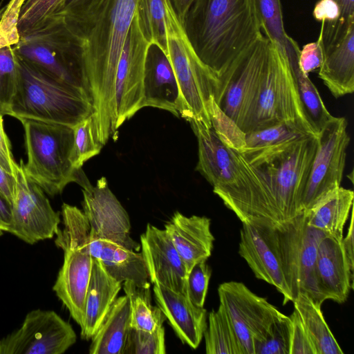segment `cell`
Segmentation results:
<instances>
[{
  "instance_id": "e0dca14e",
  "label": "cell",
  "mask_w": 354,
  "mask_h": 354,
  "mask_svg": "<svg viewBox=\"0 0 354 354\" xmlns=\"http://www.w3.org/2000/svg\"><path fill=\"white\" fill-rule=\"evenodd\" d=\"M150 45L140 28L136 11L116 69L115 131L143 108L145 64Z\"/></svg>"
},
{
  "instance_id": "680465c9",
  "label": "cell",
  "mask_w": 354,
  "mask_h": 354,
  "mask_svg": "<svg viewBox=\"0 0 354 354\" xmlns=\"http://www.w3.org/2000/svg\"><path fill=\"white\" fill-rule=\"evenodd\" d=\"M3 232H5V230H4V228L3 227V226L0 223V236H1Z\"/></svg>"
},
{
  "instance_id": "681fc988",
  "label": "cell",
  "mask_w": 354,
  "mask_h": 354,
  "mask_svg": "<svg viewBox=\"0 0 354 354\" xmlns=\"http://www.w3.org/2000/svg\"><path fill=\"white\" fill-rule=\"evenodd\" d=\"M0 167L14 178L19 165L14 160L10 140L4 131L3 115H0Z\"/></svg>"
},
{
  "instance_id": "9a60e30c",
  "label": "cell",
  "mask_w": 354,
  "mask_h": 354,
  "mask_svg": "<svg viewBox=\"0 0 354 354\" xmlns=\"http://www.w3.org/2000/svg\"><path fill=\"white\" fill-rule=\"evenodd\" d=\"M218 294L242 354H254L255 342L281 312L241 282H224L218 286Z\"/></svg>"
},
{
  "instance_id": "cb8c5ba5",
  "label": "cell",
  "mask_w": 354,
  "mask_h": 354,
  "mask_svg": "<svg viewBox=\"0 0 354 354\" xmlns=\"http://www.w3.org/2000/svg\"><path fill=\"white\" fill-rule=\"evenodd\" d=\"M315 274L319 290L324 301L345 302L353 289L354 274L346 261L342 241L324 235L319 241L316 257Z\"/></svg>"
},
{
  "instance_id": "277c9868",
  "label": "cell",
  "mask_w": 354,
  "mask_h": 354,
  "mask_svg": "<svg viewBox=\"0 0 354 354\" xmlns=\"http://www.w3.org/2000/svg\"><path fill=\"white\" fill-rule=\"evenodd\" d=\"M317 147V135L304 134L239 151L266 177L284 223L303 214L302 200Z\"/></svg>"
},
{
  "instance_id": "836d02e7",
  "label": "cell",
  "mask_w": 354,
  "mask_h": 354,
  "mask_svg": "<svg viewBox=\"0 0 354 354\" xmlns=\"http://www.w3.org/2000/svg\"><path fill=\"white\" fill-rule=\"evenodd\" d=\"M204 332L207 354H242L241 348L227 314L222 306L212 310Z\"/></svg>"
},
{
  "instance_id": "d6986e66",
  "label": "cell",
  "mask_w": 354,
  "mask_h": 354,
  "mask_svg": "<svg viewBox=\"0 0 354 354\" xmlns=\"http://www.w3.org/2000/svg\"><path fill=\"white\" fill-rule=\"evenodd\" d=\"M140 243L150 281L186 295L188 272L165 230L147 224Z\"/></svg>"
},
{
  "instance_id": "5bb4252c",
  "label": "cell",
  "mask_w": 354,
  "mask_h": 354,
  "mask_svg": "<svg viewBox=\"0 0 354 354\" xmlns=\"http://www.w3.org/2000/svg\"><path fill=\"white\" fill-rule=\"evenodd\" d=\"M15 179V198L7 232L31 245L52 239L59 230V212L53 209L41 187L26 176L22 160Z\"/></svg>"
},
{
  "instance_id": "484cf974",
  "label": "cell",
  "mask_w": 354,
  "mask_h": 354,
  "mask_svg": "<svg viewBox=\"0 0 354 354\" xmlns=\"http://www.w3.org/2000/svg\"><path fill=\"white\" fill-rule=\"evenodd\" d=\"M319 77L332 95L340 97L354 91V27L323 48Z\"/></svg>"
},
{
  "instance_id": "4316f807",
  "label": "cell",
  "mask_w": 354,
  "mask_h": 354,
  "mask_svg": "<svg viewBox=\"0 0 354 354\" xmlns=\"http://www.w3.org/2000/svg\"><path fill=\"white\" fill-rule=\"evenodd\" d=\"M121 283L106 272L97 259H93L81 328L82 339L89 340L96 333L115 300L121 289Z\"/></svg>"
},
{
  "instance_id": "f1b7e54d",
  "label": "cell",
  "mask_w": 354,
  "mask_h": 354,
  "mask_svg": "<svg viewBox=\"0 0 354 354\" xmlns=\"http://www.w3.org/2000/svg\"><path fill=\"white\" fill-rule=\"evenodd\" d=\"M353 192L340 186L305 213L307 225L342 241L344 225L353 206Z\"/></svg>"
},
{
  "instance_id": "83f0119b",
  "label": "cell",
  "mask_w": 354,
  "mask_h": 354,
  "mask_svg": "<svg viewBox=\"0 0 354 354\" xmlns=\"http://www.w3.org/2000/svg\"><path fill=\"white\" fill-rule=\"evenodd\" d=\"M89 250L106 272L118 281H132L140 286L150 285L147 266L141 253L107 240L91 239Z\"/></svg>"
},
{
  "instance_id": "d4e9b609",
  "label": "cell",
  "mask_w": 354,
  "mask_h": 354,
  "mask_svg": "<svg viewBox=\"0 0 354 354\" xmlns=\"http://www.w3.org/2000/svg\"><path fill=\"white\" fill-rule=\"evenodd\" d=\"M211 221L206 216L187 217L176 212L165 230L185 265L187 272L194 264L211 256L214 237Z\"/></svg>"
},
{
  "instance_id": "30bf717a",
  "label": "cell",
  "mask_w": 354,
  "mask_h": 354,
  "mask_svg": "<svg viewBox=\"0 0 354 354\" xmlns=\"http://www.w3.org/2000/svg\"><path fill=\"white\" fill-rule=\"evenodd\" d=\"M261 227L279 261L293 301L303 292L322 305L324 299L317 283L315 263L319 241L326 234L309 227L305 214L274 227Z\"/></svg>"
},
{
  "instance_id": "ee69618b",
  "label": "cell",
  "mask_w": 354,
  "mask_h": 354,
  "mask_svg": "<svg viewBox=\"0 0 354 354\" xmlns=\"http://www.w3.org/2000/svg\"><path fill=\"white\" fill-rule=\"evenodd\" d=\"M304 134L286 123H279L245 133L244 149L264 148Z\"/></svg>"
},
{
  "instance_id": "b9f144b4",
  "label": "cell",
  "mask_w": 354,
  "mask_h": 354,
  "mask_svg": "<svg viewBox=\"0 0 354 354\" xmlns=\"http://www.w3.org/2000/svg\"><path fill=\"white\" fill-rule=\"evenodd\" d=\"M64 2V0H26L18 21L19 36L40 26L59 10Z\"/></svg>"
},
{
  "instance_id": "4dcf8cb0",
  "label": "cell",
  "mask_w": 354,
  "mask_h": 354,
  "mask_svg": "<svg viewBox=\"0 0 354 354\" xmlns=\"http://www.w3.org/2000/svg\"><path fill=\"white\" fill-rule=\"evenodd\" d=\"M314 344L317 354H342L322 311V305L300 292L292 301Z\"/></svg>"
},
{
  "instance_id": "8d00e7d4",
  "label": "cell",
  "mask_w": 354,
  "mask_h": 354,
  "mask_svg": "<svg viewBox=\"0 0 354 354\" xmlns=\"http://www.w3.org/2000/svg\"><path fill=\"white\" fill-rule=\"evenodd\" d=\"M255 3L262 31L286 55L289 36L284 29L281 0H255Z\"/></svg>"
},
{
  "instance_id": "c3c4849f",
  "label": "cell",
  "mask_w": 354,
  "mask_h": 354,
  "mask_svg": "<svg viewBox=\"0 0 354 354\" xmlns=\"http://www.w3.org/2000/svg\"><path fill=\"white\" fill-rule=\"evenodd\" d=\"M324 59V53L320 40L304 45L299 50L298 65L303 74L308 75L309 73L319 68Z\"/></svg>"
},
{
  "instance_id": "11a10c76",
  "label": "cell",
  "mask_w": 354,
  "mask_h": 354,
  "mask_svg": "<svg viewBox=\"0 0 354 354\" xmlns=\"http://www.w3.org/2000/svg\"><path fill=\"white\" fill-rule=\"evenodd\" d=\"M193 1L194 0H169L173 9L180 21H183L185 13Z\"/></svg>"
},
{
  "instance_id": "f35d334b",
  "label": "cell",
  "mask_w": 354,
  "mask_h": 354,
  "mask_svg": "<svg viewBox=\"0 0 354 354\" xmlns=\"http://www.w3.org/2000/svg\"><path fill=\"white\" fill-rule=\"evenodd\" d=\"M207 110L210 118L212 128L227 147L241 151L245 147V133L236 122L227 115L212 97Z\"/></svg>"
},
{
  "instance_id": "5b68a950",
  "label": "cell",
  "mask_w": 354,
  "mask_h": 354,
  "mask_svg": "<svg viewBox=\"0 0 354 354\" xmlns=\"http://www.w3.org/2000/svg\"><path fill=\"white\" fill-rule=\"evenodd\" d=\"M20 58L57 80L85 93L92 100L83 54V40L63 16L54 15L40 26L19 36L12 46Z\"/></svg>"
},
{
  "instance_id": "44dd1931",
  "label": "cell",
  "mask_w": 354,
  "mask_h": 354,
  "mask_svg": "<svg viewBox=\"0 0 354 354\" xmlns=\"http://www.w3.org/2000/svg\"><path fill=\"white\" fill-rule=\"evenodd\" d=\"M189 122L198 140V160L196 169L213 188L235 183L240 172L234 149L225 145L212 127L196 120Z\"/></svg>"
},
{
  "instance_id": "60d3db41",
  "label": "cell",
  "mask_w": 354,
  "mask_h": 354,
  "mask_svg": "<svg viewBox=\"0 0 354 354\" xmlns=\"http://www.w3.org/2000/svg\"><path fill=\"white\" fill-rule=\"evenodd\" d=\"M17 77V62L12 46L0 49V115H10Z\"/></svg>"
},
{
  "instance_id": "52a82bcc",
  "label": "cell",
  "mask_w": 354,
  "mask_h": 354,
  "mask_svg": "<svg viewBox=\"0 0 354 354\" xmlns=\"http://www.w3.org/2000/svg\"><path fill=\"white\" fill-rule=\"evenodd\" d=\"M64 227L58 230L55 245L64 251V262L53 290L80 326H83L84 302L93 266L90 250V225L75 206L62 207Z\"/></svg>"
},
{
  "instance_id": "4fadbf2b",
  "label": "cell",
  "mask_w": 354,
  "mask_h": 354,
  "mask_svg": "<svg viewBox=\"0 0 354 354\" xmlns=\"http://www.w3.org/2000/svg\"><path fill=\"white\" fill-rule=\"evenodd\" d=\"M317 140L318 147L301 203L303 214L341 185L350 142L346 119L333 116L319 131Z\"/></svg>"
},
{
  "instance_id": "8992f818",
  "label": "cell",
  "mask_w": 354,
  "mask_h": 354,
  "mask_svg": "<svg viewBox=\"0 0 354 354\" xmlns=\"http://www.w3.org/2000/svg\"><path fill=\"white\" fill-rule=\"evenodd\" d=\"M28 156L23 168L26 176L48 195L60 194L71 182L81 187L89 182L82 169H75L70 156L73 128L69 126L21 119Z\"/></svg>"
},
{
  "instance_id": "2e32d148",
  "label": "cell",
  "mask_w": 354,
  "mask_h": 354,
  "mask_svg": "<svg viewBox=\"0 0 354 354\" xmlns=\"http://www.w3.org/2000/svg\"><path fill=\"white\" fill-rule=\"evenodd\" d=\"M76 338L71 325L55 311L36 309L0 340V354H62Z\"/></svg>"
},
{
  "instance_id": "f546056e",
  "label": "cell",
  "mask_w": 354,
  "mask_h": 354,
  "mask_svg": "<svg viewBox=\"0 0 354 354\" xmlns=\"http://www.w3.org/2000/svg\"><path fill=\"white\" fill-rule=\"evenodd\" d=\"M130 308L126 295L116 298L91 338L90 354H123L131 328Z\"/></svg>"
},
{
  "instance_id": "816d5d0a",
  "label": "cell",
  "mask_w": 354,
  "mask_h": 354,
  "mask_svg": "<svg viewBox=\"0 0 354 354\" xmlns=\"http://www.w3.org/2000/svg\"><path fill=\"white\" fill-rule=\"evenodd\" d=\"M354 227L353 208L351 212L350 223L346 235L342 240L343 252L351 272L354 274Z\"/></svg>"
},
{
  "instance_id": "d6a6232c",
  "label": "cell",
  "mask_w": 354,
  "mask_h": 354,
  "mask_svg": "<svg viewBox=\"0 0 354 354\" xmlns=\"http://www.w3.org/2000/svg\"><path fill=\"white\" fill-rule=\"evenodd\" d=\"M123 289L129 300L131 328L154 331L162 326L166 317L158 306L151 304L150 285L125 281Z\"/></svg>"
},
{
  "instance_id": "ab89813d",
  "label": "cell",
  "mask_w": 354,
  "mask_h": 354,
  "mask_svg": "<svg viewBox=\"0 0 354 354\" xmlns=\"http://www.w3.org/2000/svg\"><path fill=\"white\" fill-rule=\"evenodd\" d=\"M73 131L70 161L75 169H80L85 162L100 153L103 146L93 136L92 114L75 126Z\"/></svg>"
},
{
  "instance_id": "d590c367",
  "label": "cell",
  "mask_w": 354,
  "mask_h": 354,
  "mask_svg": "<svg viewBox=\"0 0 354 354\" xmlns=\"http://www.w3.org/2000/svg\"><path fill=\"white\" fill-rule=\"evenodd\" d=\"M107 0H64L55 15L64 17L71 30L84 40Z\"/></svg>"
},
{
  "instance_id": "7bdbcfd3",
  "label": "cell",
  "mask_w": 354,
  "mask_h": 354,
  "mask_svg": "<svg viewBox=\"0 0 354 354\" xmlns=\"http://www.w3.org/2000/svg\"><path fill=\"white\" fill-rule=\"evenodd\" d=\"M165 328L147 331L131 327L123 354H165Z\"/></svg>"
},
{
  "instance_id": "7dc6e473",
  "label": "cell",
  "mask_w": 354,
  "mask_h": 354,
  "mask_svg": "<svg viewBox=\"0 0 354 354\" xmlns=\"http://www.w3.org/2000/svg\"><path fill=\"white\" fill-rule=\"evenodd\" d=\"M290 318L292 324L290 354H317L314 344L295 308Z\"/></svg>"
},
{
  "instance_id": "7c38bea8",
  "label": "cell",
  "mask_w": 354,
  "mask_h": 354,
  "mask_svg": "<svg viewBox=\"0 0 354 354\" xmlns=\"http://www.w3.org/2000/svg\"><path fill=\"white\" fill-rule=\"evenodd\" d=\"M234 151L239 167V177L231 185L213 188L214 193L242 223L269 227L284 223L263 173L240 152Z\"/></svg>"
},
{
  "instance_id": "f6af8a7d",
  "label": "cell",
  "mask_w": 354,
  "mask_h": 354,
  "mask_svg": "<svg viewBox=\"0 0 354 354\" xmlns=\"http://www.w3.org/2000/svg\"><path fill=\"white\" fill-rule=\"evenodd\" d=\"M211 273L206 261H201L194 264L187 274L186 295L197 306L204 307Z\"/></svg>"
},
{
  "instance_id": "9f6ffc18",
  "label": "cell",
  "mask_w": 354,
  "mask_h": 354,
  "mask_svg": "<svg viewBox=\"0 0 354 354\" xmlns=\"http://www.w3.org/2000/svg\"><path fill=\"white\" fill-rule=\"evenodd\" d=\"M10 222V208L8 203L0 196V223L8 232Z\"/></svg>"
},
{
  "instance_id": "ffe728a7",
  "label": "cell",
  "mask_w": 354,
  "mask_h": 354,
  "mask_svg": "<svg viewBox=\"0 0 354 354\" xmlns=\"http://www.w3.org/2000/svg\"><path fill=\"white\" fill-rule=\"evenodd\" d=\"M143 95V107L166 110L182 118L183 102L171 64L153 44L149 47L145 59Z\"/></svg>"
},
{
  "instance_id": "db71d44e",
  "label": "cell",
  "mask_w": 354,
  "mask_h": 354,
  "mask_svg": "<svg viewBox=\"0 0 354 354\" xmlns=\"http://www.w3.org/2000/svg\"><path fill=\"white\" fill-rule=\"evenodd\" d=\"M339 6L340 17L337 21L344 24H354V0H334Z\"/></svg>"
},
{
  "instance_id": "f907efd6",
  "label": "cell",
  "mask_w": 354,
  "mask_h": 354,
  "mask_svg": "<svg viewBox=\"0 0 354 354\" xmlns=\"http://www.w3.org/2000/svg\"><path fill=\"white\" fill-rule=\"evenodd\" d=\"M313 15L321 22H333L339 19L340 10L334 0H319L314 7Z\"/></svg>"
},
{
  "instance_id": "6da1fadb",
  "label": "cell",
  "mask_w": 354,
  "mask_h": 354,
  "mask_svg": "<svg viewBox=\"0 0 354 354\" xmlns=\"http://www.w3.org/2000/svg\"><path fill=\"white\" fill-rule=\"evenodd\" d=\"M181 23L196 55L217 77L263 35L255 0H194Z\"/></svg>"
},
{
  "instance_id": "f5cc1de1",
  "label": "cell",
  "mask_w": 354,
  "mask_h": 354,
  "mask_svg": "<svg viewBox=\"0 0 354 354\" xmlns=\"http://www.w3.org/2000/svg\"><path fill=\"white\" fill-rule=\"evenodd\" d=\"M15 179L0 167V196L10 207L15 198Z\"/></svg>"
},
{
  "instance_id": "74e56055",
  "label": "cell",
  "mask_w": 354,
  "mask_h": 354,
  "mask_svg": "<svg viewBox=\"0 0 354 354\" xmlns=\"http://www.w3.org/2000/svg\"><path fill=\"white\" fill-rule=\"evenodd\" d=\"M291 328L290 317L281 313L255 342L254 354H290Z\"/></svg>"
},
{
  "instance_id": "1f68e13d",
  "label": "cell",
  "mask_w": 354,
  "mask_h": 354,
  "mask_svg": "<svg viewBox=\"0 0 354 354\" xmlns=\"http://www.w3.org/2000/svg\"><path fill=\"white\" fill-rule=\"evenodd\" d=\"M286 47V55L295 75L299 94L306 114L318 134L326 123L333 117L329 113L318 92L308 77L300 71L298 65L299 48L290 38Z\"/></svg>"
},
{
  "instance_id": "ac0fdd59",
  "label": "cell",
  "mask_w": 354,
  "mask_h": 354,
  "mask_svg": "<svg viewBox=\"0 0 354 354\" xmlns=\"http://www.w3.org/2000/svg\"><path fill=\"white\" fill-rule=\"evenodd\" d=\"M83 212L90 225V239L107 240L138 252L141 245L130 236L127 212L108 186L105 177L82 187Z\"/></svg>"
},
{
  "instance_id": "91938a15",
  "label": "cell",
  "mask_w": 354,
  "mask_h": 354,
  "mask_svg": "<svg viewBox=\"0 0 354 354\" xmlns=\"http://www.w3.org/2000/svg\"><path fill=\"white\" fill-rule=\"evenodd\" d=\"M4 9H5V7L0 8V20H1V16L3 15V12L4 11Z\"/></svg>"
},
{
  "instance_id": "603a6c76",
  "label": "cell",
  "mask_w": 354,
  "mask_h": 354,
  "mask_svg": "<svg viewBox=\"0 0 354 354\" xmlns=\"http://www.w3.org/2000/svg\"><path fill=\"white\" fill-rule=\"evenodd\" d=\"M155 301L178 337L193 349L199 346L207 324V310L194 304L188 297L153 283Z\"/></svg>"
},
{
  "instance_id": "3957f363",
  "label": "cell",
  "mask_w": 354,
  "mask_h": 354,
  "mask_svg": "<svg viewBox=\"0 0 354 354\" xmlns=\"http://www.w3.org/2000/svg\"><path fill=\"white\" fill-rule=\"evenodd\" d=\"M16 58L18 77L9 115L19 120H33L73 128L93 113L92 100L85 93L17 55Z\"/></svg>"
},
{
  "instance_id": "9c48e42d",
  "label": "cell",
  "mask_w": 354,
  "mask_h": 354,
  "mask_svg": "<svg viewBox=\"0 0 354 354\" xmlns=\"http://www.w3.org/2000/svg\"><path fill=\"white\" fill-rule=\"evenodd\" d=\"M167 57L174 69L183 102V118L196 120L211 128L207 105L215 97L218 80L198 57L169 0H165Z\"/></svg>"
},
{
  "instance_id": "7a4b0ae2",
  "label": "cell",
  "mask_w": 354,
  "mask_h": 354,
  "mask_svg": "<svg viewBox=\"0 0 354 354\" xmlns=\"http://www.w3.org/2000/svg\"><path fill=\"white\" fill-rule=\"evenodd\" d=\"M137 3L138 0H107L83 40L93 123L100 133L110 131L114 124L116 69Z\"/></svg>"
},
{
  "instance_id": "7402d4cb",
  "label": "cell",
  "mask_w": 354,
  "mask_h": 354,
  "mask_svg": "<svg viewBox=\"0 0 354 354\" xmlns=\"http://www.w3.org/2000/svg\"><path fill=\"white\" fill-rule=\"evenodd\" d=\"M239 254L257 279L273 286L283 295V305L292 302L279 261L261 226L242 223Z\"/></svg>"
},
{
  "instance_id": "bcb514c9",
  "label": "cell",
  "mask_w": 354,
  "mask_h": 354,
  "mask_svg": "<svg viewBox=\"0 0 354 354\" xmlns=\"http://www.w3.org/2000/svg\"><path fill=\"white\" fill-rule=\"evenodd\" d=\"M26 0H10L6 6L0 20V36L8 46L15 45L19 40L18 21L23 5Z\"/></svg>"
},
{
  "instance_id": "e575fe53",
  "label": "cell",
  "mask_w": 354,
  "mask_h": 354,
  "mask_svg": "<svg viewBox=\"0 0 354 354\" xmlns=\"http://www.w3.org/2000/svg\"><path fill=\"white\" fill-rule=\"evenodd\" d=\"M136 14L145 37L167 55L165 0H138Z\"/></svg>"
},
{
  "instance_id": "6f0895ef",
  "label": "cell",
  "mask_w": 354,
  "mask_h": 354,
  "mask_svg": "<svg viewBox=\"0 0 354 354\" xmlns=\"http://www.w3.org/2000/svg\"><path fill=\"white\" fill-rule=\"evenodd\" d=\"M6 46H9L8 45L7 42L2 37H0V49Z\"/></svg>"
},
{
  "instance_id": "ba28073f",
  "label": "cell",
  "mask_w": 354,
  "mask_h": 354,
  "mask_svg": "<svg viewBox=\"0 0 354 354\" xmlns=\"http://www.w3.org/2000/svg\"><path fill=\"white\" fill-rule=\"evenodd\" d=\"M279 123L317 135L304 111L287 56L270 41L266 71L244 132Z\"/></svg>"
},
{
  "instance_id": "8fae6325",
  "label": "cell",
  "mask_w": 354,
  "mask_h": 354,
  "mask_svg": "<svg viewBox=\"0 0 354 354\" xmlns=\"http://www.w3.org/2000/svg\"><path fill=\"white\" fill-rule=\"evenodd\" d=\"M269 46L262 35L218 77L215 102L243 131L266 71Z\"/></svg>"
}]
</instances>
